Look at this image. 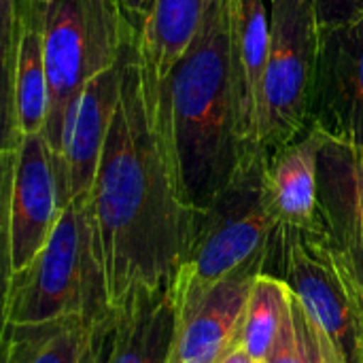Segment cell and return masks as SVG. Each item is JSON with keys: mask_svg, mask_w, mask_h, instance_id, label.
Returning a JSON list of instances; mask_svg holds the SVG:
<instances>
[{"mask_svg": "<svg viewBox=\"0 0 363 363\" xmlns=\"http://www.w3.org/2000/svg\"><path fill=\"white\" fill-rule=\"evenodd\" d=\"M121 77L123 55L115 66L96 74L66 113L62 138L53 153L62 206L91 198L102 149L121 96Z\"/></svg>", "mask_w": 363, "mask_h": 363, "instance_id": "cell-10", "label": "cell"}, {"mask_svg": "<svg viewBox=\"0 0 363 363\" xmlns=\"http://www.w3.org/2000/svg\"><path fill=\"white\" fill-rule=\"evenodd\" d=\"M291 298L294 291L285 279L270 272H262L255 277L242 328V347L257 362H266L274 338L283 325Z\"/></svg>", "mask_w": 363, "mask_h": 363, "instance_id": "cell-19", "label": "cell"}, {"mask_svg": "<svg viewBox=\"0 0 363 363\" xmlns=\"http://www.w3.org/2000/svg\"><path fill=\"white\" fill-rule=\"evenodd\" d=\"M215 2L217 0H155L153 13L140 36L162 81L198 36Z\"/></svg>", "mask_w": 363, "mask_h": 363, "instance_id": "cell-18", "label": "cell"}, {"mask_svg": "<svg viewBox=\"0 0 363 363\" xmlns=\"http://www.w3.org/2000/svg\"><path fill=\"white\" fill-rule=\"evenodd\" d=\"M179 319L174 281L132 289L113 308L108 363H172Z\"/></svg>", "mask_w": 363, "mask_h": 363, "instance_id": "cell-12", "label": "cell"}, {"mask_svg": "<svg viewBox=\"0 0 363 363\" xmlns=\"http://www.w3.org/2000/svg\"><path fill=\"white\" fill-rule=\"evenodd\" d=\"M325 138L311 125L291 143L264 153V191L279 225L306 228L319 219V155Z\"/></svg>", "mask_w": 363, "mask_h": 363, "instance_id": "cell-14", "label": "cell"}, {"mask_svg": "<svg viewBox=\"0 0 363 363\" xmlns=\"http://www.w3.org/2000/svg\"><path fill=\"white\" fill-rule=\"evenodd\" d=\"M268 266L281 272L347 363H363V283L321 215L306 228L279 225Z\"/></svg>", "mask_w": 363, "mask_h": 363, "instance_id": "cell-5", "label": "cell"}, {"mask_svg": "<svg viewBox=\"0 0 363 363\" xmlns=\"http://www.w3.org/2000/svg\"><path fill=\"white\" fill-rule=\"evenodd\" d=\"M4 279L23 270L51 238L64 211L53 151L45 134L0 153Z\"/></svg>", "mask_w": 363, "mask_h": 363, "instance_id": "cell-8", "label": "cell"}, {"mask_svg": "<svg viewBox=\"0 0 363 363\" xmlns=\"http://www.w3.org/2000/svg\"><path fill=\"white\" fill-rule=\"evenodd\" d=\"M262 272H238L181 313L172 363H219L242 342L249 294Z\"/></svg>", "mask_w": 363, "mask_h": 363, "instance_id": "cell-13", "label": "cell"}, {"mask_svg": "<svg viewBox=\"0 0 363 363\" xmlns=\"http://www.w3.org/2000/svg\"><path fill=\"white\" fill-rule=\"evenodd\" d=\"M321 32L313 0H270V53L264 79L259 153H270L311 125Z\"/></svg>", "mask_w": 363, "mask_h": 363, "instance_id": "cell-7", "label": "cell"}, {"mask_svg": "<svg viewBox=\"0 0 363 363\" xmlns=\"http://www.w3.org/2000/svg\"><path fill=\"white\" fill-rule=\"evenodd\" d=\"M313 4L321 34L363 17V0H313Z\"/></svg>", "mask_w": 363, "mask_h": 363, "instance_id": "cell-21", "label": "cell"}, {"mask_svg": "<svg viewBox=\"0 0 363 363\" xmlns=\"http://www.w3.org/2000/svg\"><path fill=\"white\" fill-rule=\"evenodd\" d=\"M219 363H257V359H255V357L242 347V342H240L234 351H230Z\"/></svg>", "mask_w": 363, "mask_h": 363, "instance_id": "cell-24", "label": "cell"}, {"mask_svg": "<svg viewBox=\"0 0 363 363\" xmlns=\"http://www.w3.org/2000/svg\"><path fill=\"white\" fill-rule=\"evenodd\" d=\"M362 153H363V149H362Z\"/></svg>", "mask_w": 363, "mask_h": 363, "instance_id": "cell-27", "label": "cell"}, {"mask_svg": "<svg viewBox=\"0 0 363 363\" xmlns=\"http://www.w3.org/2000/svg\"><path fill=\"white\" fill-rule=\"evenodd\" d=\"M111 315L96 257L91 198L77 200L64 206L45 249L4 279L2 328L104 321Z\"/></svg>", "mask_w": 363, "mask_h": 363, "instance_id": "cell-3", "label": "cell"}, {"mask_svg": "<svg viewBox=\"0 0 363 363\" xmlns=\"http://www.w3.org/2000/svg\"><path fill=\"white\" fill-rule=\"evenodd\" d=\"M236 45L245 98L247 143L253 155H262L257 149V132L270 53V0H240Z\"/></svg>", "mask_w": 363, "mask_h": 363, "instance_id": "cell-17", "label": "cell"}, {"mask_svg": "<svg viewBox=\"0 0 363 363\" xmlns=\"http://www.w3.org/2000/svg\"><path fill=\"white\" fill-rule=\"evenodd\" d=\"M130 26L136 30V32H143L151 13H153V4L155 0H119Z\"/></svg>", "mask_w": 363, "mask_h": 363, "instance_id": "cell-23", "label": "cell"}, {"mask_svg": "<svg viewBox=\"0 0 363 363\" xmlns=\"http://www.w3.org/2000/svg\"><path fill=\"white\" fill-rule=\"evenodd\" d=\"M266 363H311L308 338L304 328V308L296 296L291 298V304L266 357Z\"/></svg>", "mask_w": 363, "mask_h": 363, "instance_id": "cell-20", "label": "cell"}, {"mask_svg": "<svg viewBox=\"0 0 363 363\" xmlns=\"http://www.w3.org/2000/svg\"><path fill=\"white\" fill-rule=\"evenodd\" d=\"M111 317L104 321L70 319L36 328H2V363H83Z\"/></svg>", "mask_w": 363, "mask_h": 363, "instance_id": "cell-16", "label": "cell"}, {"mask_svg": "<svg viewBox=\"0 0 363 363\" xmlns=\"http://www.w3.org/2000/svg\"><path fill=\"white\" fill-rule=\"evenodd\" d=\"M15 2H38V4L51 6V2H53V0H2V6H4V4H15Z\"/></svg>", "mask_w": 363, "mask_h": 363, "instance_id": "cell-25", "label": "cell"}, {"mask_svg": "<svg viewBox=\"0 0 363 363\" xmlns=\"http://www.w3.org/2000/svg\"><path fill=\"white\" fill-rule=\"evenodd\" d=\"M311 121L330 140L363 149V17L321 34Z\"/></svg>", "mask_w": 363, "mask_h": 363, "instance_id": "cell-11", "label": "cell"}, {"mask_svg": "<svg viewBox=\"0 0 363 363\" xmlns=\"http://www.w3.org/2000/svg\"><path fill=\"white\" fill-rule=\"evenodd\" d=\"M304 328L308 338V353L311 363H347L342 351L332 342V338L306 315L304 311Z\"/></svg>", "mask_w": 363, "mask_h": 363, "instance_id": "cell-22", "label": "cell"}, {"mask_svg": "<svg viewBox=\"0 0 363 363\" xmlns=\"http://www.w3.org/2000/svg\"><path fill=\"white\" fill-rule=\"evenodd\" d=\"M279 223L264 191V153L200 213L191 249L174 279L179 313L238 272H266Z\"/></svg>", "mask_w": 363, "mask_h": 363, "instance_id": "cell-4", "label": "cell"}, {"mask_svg": "<svg viewBox=\"0 0 363 363\" xmlns=\"http://www.w3.org/2000/svg\"><path fill=\"white\" fill-rule=\"evenodd\" d=\"M136 30L119 0H53L45 19L49 119L45 138L57 151L66 113L79 91L115 66Z\"/></svg>", "mask_w": 363, "mask_h": 363, "instance_id": "cell-6", "label": "cell"}, {"mask_svg": "<svg viewBox=\"0 0 363 363\" xmlns=\"http://www.w3.org/2000/svg\"><path fill=\"white\" fill-rule=\"evenodd\" d=\"M238 11L240 0H217L164 79L183 185L200 213L259 157L251 153L245 130Z\"/></svg>", "mask_w": 363, "mask_h": 363, "instance_id": "cell-2", "label": "cell"}, {"mask_svg": "<svg viewBox=\"0 0 363 363\" xmlns=\"http://www.w3.org/2000/svg\"><path fill=\"white\" fill-rule=\"evenodd\" d=\"M91 217L111 311L136 287L174 281L198 228L200 211L177 160L166 85L140 32L123 53L121 96L91 191Z\"/></svg>", "mask_w": 363, "mask_h": 363, "instance_id": "cell-1", "label": "cell"}, {"mask_svg": "<svg viewBox=\"0 0 363 363\" xmlns=\"http://www.w3.org/2000/svg\"><path fill=\"white\" fill-rule=\"evenodd\" d=\"M257 363H266V362H257Z\"/></svg>", "mask_w": 363, "mask_h": 363, "instance_id": "cell-26", "label": "cell"}, {"mask_svg": "<svg viewBox=\"0 0 363 363\" xmlns=\"http://www.w3.org/2000/svg\"><path fill=\"white\" fill-rule=\"evenodd\" d=\"M319 215L363 283V153L325 138L319 155Z\"/></svg>", "mask_w": 363, "mask_h": 363, "instance_id": "cell-15", "label": "cell"}, {"mask_svg": "<svg viewBox=\"0 0 363 363\" xmlns=\"http://www.w3.org/2000/svg\"><path fill=\"white\" fill-rule=\"evenodd\" d=\"M49 6L15 2L2 6L4 134L2 149L23 136L45 132L49 119V77L45 60V19Z\"/></svg>", "mask_w": 363, "mask_h": 363, "instance_id": "cell-9", "label": "cell"}]
</instances>
